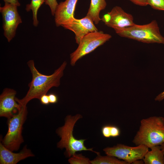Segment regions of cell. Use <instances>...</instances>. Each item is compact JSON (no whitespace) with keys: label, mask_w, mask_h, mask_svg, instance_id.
<instances>
[{"label":"cell","mask_w":164,"mask_h":164,"mask_svg":"<svg viewBox=\"0 0 164 164\" xmlns=\"http://www.w3.org/2000/svg\"><path fill=\"white\" fill-rule=\"evenodd\" d=\"M32 74L31 81L29 84V90L26 96L22 99L16 97L15 100L22 106H26L28 102L35 98L39 100L43 95L46 94L53 87H58L60 79L63 74L67 63L64 62L51 75H46L40 73L36 68L34 61L31 60L27 62Z\"/></svg>","instance_id":"6da1fadb"},{"label":"cell","mask_w":164,"mask_h":164,"mask_svg":"<svg viewBox=\"0 0 164 164\" xmlns=\"http://www.w3.org/2000/svg\"><path fill=\"white\" fill-rule=\"evenodd\" d=\"M136 146L143 145L149 148L164 143V118L153 116L143 119L132 140Z\"/></svg>","instance_id":"7a4b0ae2"},{"label":"cell","mask_w":164,"mask_h":164,"mask_svg":"<svg viewBox=\"0 0 164 164\" xmlns=\"http://www.w3.org/2000/svg\"><path fill=\"white\" fill-rule=\"evenodd\" d=\"M82 118L80 114H77L75 116L68 115L65 119L64 125L59 128L56 131L58 135L60 137L61 139L57 144L58 148L63 149L65 148L66 155L71 157L76 152L82 151H90L98 155L99 152L94 151L93 148H87L84 145V142L86 139H77L74 138L73 135V128L76 123Z\"/></svg>","instance_id":"3957f363"},{"label":"cell","mask_w":164,"mask_h":164,"mask_svg":"<svg viewBox=\"0 0 164 164\" xmlns=\"http://www.w3.org/2000/svg\"><path fill=\"white\" fill-rule=\"evenodd\" d=\"M114 29L121 37L144 43L164 44V37L161 34L155 20L145 25L135 24L130 27Z\"/></svg>","instance_id":"277c9868"},{"label":"cell","mask_w":164,"mask_h":164,"mask_svg":"<svg viewBox=\"0 0 164 164\" xmlns=\"http://www.w3.org/2000/svg\"><path fill=\"white\" fill-rule=\"evenodd\" d=\"M27 114L26 106H22L17 114L8 119V132L1 143L12 151L18 150L24 142L22 131Z\"/></svg>","instance_id":"5b68a950"},{"label":"cell","mask_w":164,"mask_h":164,"mask_svg":"<svg viewBox=\"0 0 164 164\" xmlns=\"http://www.w3.org/2000/svg\"><path fill=\"white\" fill-rule=\"evenodd\" d=\"M111 37L110 35L102 31H94L86 35L80 41L77 49L70 54L71 65H75L78 60L103 44Z\"/></svg>","instance_id":"8992f818"},{"label":"cell","mask_w":164,"mask_h":164,"mask_svg":"<svg viewBox=\"0 0 164 164\" xmlns=\"http://www.w3.org/2000/svg\"><path fill=\"white\" fill-rule=\"evenodd\" d=\"M148 151L149 148L143 145L130 147L121 144L103 149L106 155L121 159L129 164L137 160L142 159Z\"/></svg>","instance_id":"52a82bcc"},{"label":"cell","mask_w":164,"mask_h":164,"mask_svg":"<svg viewBox=\"0 0 164 164\" xmlns=\"http://www.w3.org/2000/svg\"><path fill=\"white\" fill-rule=\"evenodd\" d=\"M17 7L14 5L5 3L3 6L0 7L3 18L4 34L9 42L15 36L18 26L22 22Z\"/></svg>","instance_id":"ba28073f"},{"label":"cell","mask_w":164,"mask_h":164,"mask_svg":"<svg viewBox=\"0 0 164 164\" xmlns=\"http://www.w3.org/2000/svg\"><path fill=\"white\" fill-rule=\"evenodd\" d=\"M132 16L126 12L121 7L115 6L111 11L104 15L101 20L107 26L114 29L131 26L135 23Z\"/></svg>","instance_id":"9c48e42d"},{"label":"cell","mask_w":164,"mask_h":164,"mask_svg":"<svg viewBox=\"0 0 164 164\" xmlns=\"http://www.w3.org/2000/svg\"><path fill=\"white\" fill-rule=\"evenodd\" d=\"M16 92L15 90L5 89L0 96V116L9 119L17 114L22 106L15 100Z\"/></svg>","instance_id":"30bf717a"},{"label":"cell","mask_w":164,"mask_h":164,"mask_svg":"<svg viewBox=\"0 0 164 164\" xmlns=\"http://www.w3.org/2000/svg\"><path fill=\"white\" fill-rule=\"evenodd\" d=\"M63 27L74 33L76 43L78 44L80 40L89 33L98 31L93 21L87 15L80 19L74 18L70 23Z\"/></svg>","instance_id":"8fae6325"},{"label":"cell","mask_w":164,"mask_h":164,"mask_svg":"<svg viewBox=\"0 0 164 164\" xmlns=\"http://www.w3.org/2000/svg\"><path fill=\"white\" fill-rule=\"evenodd\" d=\"M78 0H66L58 4L54 15L57 26L63 27L74 19V13Z\"/></svg>","instance_id":"7c38bea8"},{"label":"cell","mask_w":164,"mask_h":164,"mask_svg":"<svg viewBox=\"0 0 164 164\" xmlns=\"http://www.w3.org/2000/svg\"><path fill=\"white\" fill-rule=\"evenodd\" d=\"M34 156L26 145L19 152L16 153L8 149L2 143H0V164H16L22 160Z\"/></svg>","instance_id":"4fadbf2b"},{"label":"cell","mask_w":164,"mask_h":164,"mask_svg":"<svg viewBox=\"0 0 164 164\" xmlns=\"http://www.w3.org/2000/svg\"><path fill=\"white\" fill-rule=\"evenodd\" d=\"M145 154L143 160L145 164H164V154L160 145L151 147Z\"/></svg>","instance_id":"5bb4252c"},{"label":"cell","mask_w":164,"mask_h":164,"mask_svg":"<svg viewBox=\"0 0 164 164\" xmlns=\"http://www.w3.org/2000/svg\"><path fill=\"white\" fill-rule=\"evenodd\" d=\"M105 0H91L87 16L89 17L95 24H98L101 20L99 14L101 11L106 7Z\"/></svg>","instance_id":"9a60e30c"},{"label":"cell","mask_w":164,"mask_h":164,"mask_svg":"<svg viewBox=\"0 0 164 164\" xmlns=\"http://www.w3.org/2000/svg\"><path fill=\"white\" fill-rule=\"evenodd\" d=\"M92 164H129L124 160H121L117 158L107 155L102 156L99 154L94 160L91 161Z\"/></svg>","instance_id":"2e32d148"},{"label":"cell","mask_w":164,"mask_h":164,"mask_svg":"<svg viewBox=\"0 0 164 164\" xmlns=\"http://www.w3.org/2000/svg\"><path fill=\"white\" fill-rule=\"evenodd\" d=\"M46 0H31L29 4L26 5V10L27 12L31 10L32 12L33 24L35 26L38 24L39 21L37 19V12L41 5L45 2Z\"/></svg>","instance_id":"e0dca14e"},{"label":"cell","mask_w":164,"mask_h":164,"mask_svg":"<svg viewBox=\"0 0 164 164\" xmlns=\"http://www.w3.org/2000/svg\"><path fill=\"white\" fill-rule=\"evenodd\" d=\"M71 164H91L90 159L82 155V154H76L71 156L68 159Z\"/></svg>","instance_id":"ac0fdd59"},{"label":"cell","mask_w":164,"mask_h":164,"mask_svg":"<svg viewBox=\"0 0 164 164\" xmlns=\"http://www.w3.org/2000/svg\"><path fill=\"white\" fill-rule=\"evenodd\" d=\"M148 4L154 9L164 11V0H148Z\"/></svg>","instance_id":"d6986e66"},{"label":"cell","mask_w":164,"mask_h":164,"mask_svg":"<svg viewBox=\"0 0 164 164\" xmlns=\"http://www.w3.org/2000/svg\"><path fill=\"white\" fill-rule=\"evenodd\" d=\"M45 2L46 5L49 6L52 15L54 16L56 10L58 5L56 0H46Z\"/></svg>","instance_id":"ffe728a7"},{"label":"cell","mask_w":164,"mask_h":164,"mask_svg":"<svg viewBox=\"0 0 164 164\" xmlns=\"http://www.w3.org/2000/svg\"><path fill=\"white\" fill-rule=\"evenodd\" d=\"M110 134L111 137H118L120 134V129L116 126L110 125Z\"/></svg>","instance_id":"44dd1931"},{"label":"cell","mask_w":164,"mask_h":164,"mask_svg":"<svg viewBox=\"0 0 164 164\" xmlns=\"http://www.w3.org/2000/svg\"><path fill=\"white\" fill-rule=\"evenodd\" d=\"M110 125H106L103 126L101 129V133L106 138L111 137L110 134Z\"/></svg>","instance_id":"7402d4cb"},{"label":"cell","mask_w":164,"mask_h":164,"mask_svg":"<svg viewBox=\"0 0 164 164\" xmlns=\"http://www.w3.org/2000/svg\"><path fill=\"white\" fill-rule=\"evenodd\" d=\"M48 95L50 103L55 104L58 102V97L56 94L52 93L49 94Z\"/></svg>","instance_id":"603a6c76"},{"label":"cell","mask_w":164,"mask_h":164,"mask_svg":"<svg viewBox=\"0 0 164 164\" xmlns=\"http://www.w3.org/2000/svg\"><path fill=\"white\" fill-rule=\"evenodd\" d=\"M134 4L142 6H146L148 4V0H129Z\"/></svg>","instance_id":"cb8c5ba5"},{"label":"cell","mask_w":164,"mask_h":164,"mask_svg":"<svg viewBox=\"0 0 164 164\" xmlns=\"http://www.w3.org/2000/svg\"><path fill=\"white\" fill-rule=\"evenodd\" d=\"M39 100L41 103L44 105H48L50 102L48 95L45 94L43 95L40 98Z\"/></svg>","instance_id":"d4e9b609"},{"label":"cell","mask_w":164,"mask_h":164,"mask_svg":"<svg viewBox=\"0 0 164 164\" xmlns=\"http://www.w3.org/2000/svg\"><path fill=\"white\" fill-rule=\"evenodd\" d=\"M5 3L11 4L16 6H19L20 4L18 0H3Z\"/></svg>","instance_id":"484cf974"},{"label":"cell","mask_w":164,"mask_h":164,"mask_svg":"<svg viewBox=\"0 0 164 164\" xmlns=\"http://www.w3.org/2000/svg\"><path fill=\"white\" fill-rule=\"evenodd\" d=\"M164 99V90L158 95L155 99V101H160Z\"/></svg>","instance_id":"4316f807"},{"label":"cell","mask_w":164,"mask_h":164,"mask_svg":"<svg viewBox=\"0 0 164 164\" xmlns=\"http://www.w3.org/2000/svg\"><path fill=\"white\" fill-rule=\"evenodd\" d=\"M132 164H144L142 159H138L134 161Z\"/></svg>","instance_id":"83f0119b"},{"label":"cell","mask_w":164,"mask_h":164,"mask_svg":"<svg viewBox=\"0 0 164 164\" xmlns=\"http://www.w3.org/2000/svg\"><path fill=\"white\" fill-rule=\"evenodd\" d=\"M161 149L164 154V143L160 145Z\"/></svg>","instance_id":"f1b7e54d"}]
</instances>
